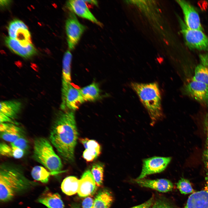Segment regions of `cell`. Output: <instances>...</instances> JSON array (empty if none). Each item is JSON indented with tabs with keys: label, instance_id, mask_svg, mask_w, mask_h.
<instances>
[{
	"label": "cell",
	"instance_id": "obj_38",
	"mask_svg": "<svg viewBox=\"0 0 208 208\" xmlns=\"http://www.w3.org/2000/svg\"><path fill=\"white\" fill-rule=\"evenodd\" d=\"M86 3H88L97 6L98 5V2L96 0H83Z\"/></svg>",
	"mask_w": 208,
	"mask_h": 208
},
{
	"label": "cell",
	"instance_id": "obj_31",
	"mask_svg": "<svg viewBox=\"0 0 208 208\" xmlns=\"http://www.w3.org/2000/svg\"><path fill=\"white\" fill-rule=\"evenodd\" d=\"M151 208H174L168 202L164 200L159 199L156 201Z\"/></svg>",
	"mask_w": 208,
	"mask_h": 208
},
{
	"label": "cell",
	"instance_id": "obj_39",
	"mask_svg": "<svg viewBox=\"0 0 208 208\" xmlns=\"http://www.w3.org/2000/svg\"><path fill=\"white\" fill-rule=\"evenodd\" d=\"M71 208H80V207L78 204H74L72 205Z\"/></svg>",
	"mask_w": 208,
	"mask_h": 208
},
{
	"label": "cell",
	"instance_id": "obj_5",
	"mask_svg": "<svg viewBox=\"0 0 208 208\" xmlns=\"http://www.w3.org/2000/svg\"><path fill=\"white\" fill-rule=\"evenodd\" d=\"M179 21L181 32L188 47L208 52V37L203 31L188 28L181 18Z\"/></svg>",
	"mask_w": 208,
	"mask_h": 208
},
{
	"label": "cell",
	"instance_id": "obj_19",
	"mask_svg": "<svg viewBox=\"0 0 208 208\" xmlns=\"http://www.w3.org/2000/svg\"><path fill=\"white\" fill-rule=\"evenodd\" d=\"M38 201L48 208H64L61 197L57 193L45 192L38 198Z\"/></svg>",
	"mask_w": 208,
	"mask_h": 208
},
{
	"label": "cell",
	"instance_id": "obj_6",
	"mask_svg": "<svg viewBox=\"0 0 208 208\" xmlns=\"http://www.w3.org/2000/svg\"><path fill=\"white\" fill-rule=\"evenodd\" d=\"M62 86L61 109L64 110L68 109L72 111L78 109L85 101L80 89L75 88L71 83Z\"/></svg>",
	"mask_w": 208,
	"mask_h": 208
},
{
	"label": "cell",
	"instance_id": "obj_13",
	"mask_svg": "<svg viewBox=\"0 0 208 208\" xmlns=\"http://www.w3.org/2000/svg\"><path fill=\"white\" fill-rule=\"evenodd\" d=\"M96 185L91 171L86 170L79 180L77 192L79 196L84 197L93 194L96 190Z\"/></svg>",
	"mask_w": 208,
	"mask_h": 208
},
{
	"label": "cell",
	"instance_id": "obj_29",
	"mask_svg": "<svg viewBox=\"0 0 208 208\" xmlns=\"http://www.w3.org/2000/svg\"><path fill=\"white\" fill-rule=\"evenodd\" d=\"M0 153L1 155L8 157H13L12 147L5 143L0 144Z\"/></svg>",
	"mask_w": 208,
	"mask_h": 208
},
{
	"label": "cell",
	"instance_id": "obj_34",
	"mask_svg": "<svg viewBox=\"0 0 208 208\" xmlns=\"http://www.w3.org/2000/svg\"><path fill=\"white\" fill-rule=\"evenodd\" d=\"M94 200L90 197L85 198L82 203V208H93Z\"/></svg>",
	"mask_w": 208,
	"mask_h": 208
},
{
	"label": "cell",
	"instance_id": "obj_26",
	"mask_svg": "<svg viewBox=\"0 0 208 208\" xmlns=\"http://www.w3.org/2000/svg\"><path fill=\"white\" fill-rule=\"evenodd\" d=\"M85 149L92 151L98 156L100 154L101 148L99 144L96 140H89L88 138H81L80 140Z\"/></svg>",
	"mask_w": 208,
	"mask_h": 208
},
{
	"label": "cell",
	"instance_id": "obj_16",
	"mask_svg": "<svg viewBox=\"0 0 208 208\" xmlns=\"http://www.w3.org/2000/svg\"><path fill=\"white\" fill-rule=\"evenodd\" d=\"M2 132H1L0 136L3 140L12 143L19 138L24 136L22 129L16 125L4 123L2 125Z\"/></svg>",
	"mask_w": 208,
	"mask_h": 208
},
{
	"label": "cell",
	"instance_id": "obj_18",
	"mask_svg": "<svg viewBox=\"0 0 208 208\" xmlns=\"http://www.w3.org/2000/svg\"><path fill=\"white\" fill-rule=\"evenodd\" d=\"M21 102L15 100H7L0 102V112L14 120L16 118L21 111Z\"/></svg>",
	"mask_w": 208,
	"mask_h": 208
},
{
	"label": "cell",
	"instance_id": "obj_2",
	"mask_svg": "<svg viewBox=\"0 0 208 208\" xmlns=\"http://www.w3.org/2000/svg\"><path fill=\"white\" fill-rule=\"evenodd\" d=\"M36 184L26 177L18 167L2 164L0 167V199L2 202L12 199L17 194L25 192Z\"/></svg>",
	"mask_w": 208,
	"mask_h": 208
},
{
	"label": "cell",
	"instance_id": "obj_23",
	"mask_svg": "<svg viewBox=\"0 0 208 208\" xmlns=\"http://www.w3.org/2000/svg\"><path fill=\"white\" fill-rule=\"evenodd\" d=\"M79 180L74 176H70L65 178L62 182L61 188L62 191L68 195H71L77 192Z\"/></svg>",
	"mask_w": 208,
	"mask_h": 208
},
{
	"label": "cell",
	"instance_id": "obj_22",
	"mask_svg": "<svg viewBox=\"0 0 208 208\" xmlns=\"http://www.w3.org/2000/svg\"><path fill=\"white\" fill-rule=\"evenodd\" d=\"M72 55L70 52L67 51L65 53L63 60L62 85L71 83V64Z\"/></svg>",
	"mask_w": 208,
	"mask_h": 208
},
{
	"label": "cell",
	"instance_id": "obj_25",
	"mask_svg": "<svg viewBox=\"0 0 208 208\" xmlns=\"http://www.w3.org/2000/svg\"><path fill=\"white\" fill-rule=\"evenodd\" d=\"M104 172V166L101 163H96L92 166L91 173L96 185L99 186L103 183Z\"/></svg>",
	"mask_w": 208,
	"mask_h": 208
},
{
	"label": "cell",
	"instance_id": "obj_8",
	"mask_svg": "<svg viewBox=\"0 0 208 208\" xmlns=\"http://www.w3.org/2000/svg\"><path fill=\"white\" fill-rule=\"evenodd\" d=\"M171 160V157L158 156L144 159L141 172L136 179H142L148 175L163 171Z\"/></svg>",
	"mask_w": 208,
	"mask_h": 208
},
{
	"label": "cell",
	"instance_id": "obj_36",
	"mask_svg": "<svg viewBox=\"0 0 208 208\" xmlns=\"http://www.w3.org/2000/svg\"><path fill=\"white\" fill-rule=\"evenodd\" d=\"M0 123H11L16 125L18 124V122L14 121L13 120L1 113H0Z\"/></svg>",
	"mask_w": 208,
	"mask_h": 208
},
{
	"label": "cell",
	"instance_id": "obj_1",
	"mask_svg": "<svg viewBox=\"0 0 208 208\" xmlns=\"http://www.w3.org/2000/svg\"><path fill=\"white\" fill-rule=\"evenodd\" d=\"M78 137L75 116L72 111L60 113L51 127L49 140L65 161L72 162Z\"/></svg>",
	"mask_w": 208,
	"mask_h": 208
},
{
	"label": "cell",
	"instance_id": "obj_3",
	"mask_svg": "<svg viewBox=\"0 0 208 208\" xmlns=\"http://www.w3.org/2000/svg\"><path fill=\"white\" fill-rule=\"evenodd\" d=\"M131 86L147 111L151 120V125L153 126L161 120L163 114L161 95L157 83L134 82L131 83Z\"/></svg>",
	"mask_w": 208,
	"mask_h": 208
},
{
	"label": "cell",
	"instance_id": "obj_9",
	"mask_svg": "<svg viewBox=\"0 0 208 208\" xmlns=\"http://www.w3.org/2000/svg\"><path fill=\"white\" fill-rule=\"evenodd\" d=\"M184 16L183 21L188 28L203 31L199 14L194 6L189 2L183 0H177Z\"/></svg>",
	"mask_w": 208,
	"mask_h": 208
},
{
	"label": "cell",
	"instance_id": "obj_35",
	"mask_svg": "<svg viewBox=\"0 0 208 208\" xmlns=\"http://www.w3.org/2000/svg\"><path fill=\"white\" fill-rule=\"evenodd\" d=\"M153 198H152L142 204L130 208H150L153 205Z\"/></svg>",
	"mask_w": 208,
	"mask_h": 208
},
{
	"label": "cell",
	"instance_id": "obj_11",
	"mask_svg": "<svg viewBox=\"0 0 208 208\" xmlns=\"http://www.w3.org/2000/svg\"><path fill=\"white\" fill-rule=\"evenodd\" d=\"M66 6L71 12L79 16L88 20L101 27L103 26L90 11L83 0H69L66 2Z\"/></svg>",
	"mask_w": 208,
	"mask_h": 208
},
{
	"label": "cell",
	"instance_id": "obj_20",
	"mask_svg": "<svg viewBox=\"0 0 208 208\" xmlns=\"http://www.w3.org/2000/svg\"><path fill=\"white\" fill-rule=\"evenodd\" d=\"M113 200L111 193L106 190L99 192L94 200L93 208H109Z\"/></svg>",
	"mask_w": 208,
	"mask_h": 208
},
{
	"label": "cell",
	"instance_id": "obj_12",
	"mask_svg": "<svg viewBox=\"0 0 208 208\" xmlns=\"http://www.w3.org/2000/svg\"><path fill=\"white\" fill-rule=\"evenodd\" d=\"M185 208H208V174L204 188L190 196Z\"/></svg>",
	"mask_w": 208,
	"mask_h": 208
},
{
	"label": "cell",
	"instance_id": "obj_37",
	"mask_svg": "<svg viewBox=\"0 0 208 208\" xmlns=\"http://www.w3.org/2000/svg\"><path fill=\"white\" fill-rule=\"evenodd\" d=\"M10 1H11L10 0H1V6L2 7L6 6L10 4Z\"/></svg>",
	"mask_w": 208,
	"mask_h": 208
},
{
	"label": "cell",
	"instance_id": "obj_7",
	"mask_svg": "<svg viewBox=\"0 0 208 208\" xmlns=\"http://www.w3.org/2000/svg\"><path fill=\"white\" fill-rule=\"evenodd\" d=\"M86 28L85 26L79 22L74 13L72 12L70 13L65 25L67 41L70 50L75 48Z\"/></svg>",
	"mask_w": 208,
	"mask_h": 208
},
{
	"label": "cell",
	"instance_id": "obj_15",
	"mask_svg": "<svg viewBox=\"0 0 208 208\" xmlns=\"http://www.w3.org/2000/svg\"><path fill=\"white\" fill-rule=\"evenodd\" d=\"M5 41L7 46L11 51L22 57H29L36 53V49L31 43L23 46L17 40L9 37H6Z\"/></svg>",
	"mask_w": 208,
	"mask_h": 208
},
{
	"label": "cell",
	"instance_id": "obj_32",
	"mask_svg": "<svg viewBox=\"0 0 208 208\" xmlns=\"http://www.w3.org/2000/svg\"><path fill=\"white\" fill-rule=\"evenodd\" d=\"M12 153L13 157L16 159L22 157L25 154V151L18 147L11 144Z\"/></svg>",
	"mask_w": 208,
	"mask_h": 208
},
{
	"label": "cell",
	"instance_id": "obj_4",
	"mask_svg": "<svg viewBox=\"0 0 208 208\" xmlns=\"http://www.w3.org/2000/svg\"><path fill=\"white\" fill-rule=\"evenodd\" d=\"M49 140L39 137L34 142L33 157L38 162L52 172H62V161Z\"/></svg>",
	"mask_w": 208,
	"mask_h": 208
},
{
	"label": "cell",
	"instance_id": "obj_33",
	"mask_svg": "<svg viewBox=\"0 0 208 208\" xmlns=\"http://www.w3.org/2000/svg\"><path fill=\"white\" fill-rule=\"evenodd\" d=\"M83 158L88 162L93 161L98 157L96 154L87 149H85L83 151Z\"/></svg>",
	"mask_w": 208,
	"mask_h": 208
},
{
	"label": "cell",
	"instance_id": "obj_17",
	"mask_svg": "<svg viewBox=\"0 0 208 208\" xmlns=\"http://www.w3.org/2000/svg\"><path fill=\"white\" fill-rule=\"evenodd\" d=\"M199 56L200 63L195 68L193 79L208 85V53Z\"/></svg>",
	"mask_w": 208,
	"mask_h": 208
},
{
	"label": "cell",
	"instance_id": "obj_14",
	"mask_svg": "<svg viewBox=\"0 0 208 208\" xmlns=\"http://www.w3.org/2000/svg\"><path fill=\"white\" fill-rule=\"evenodd\" d=\"M135 182L142 187L149 188L159 192H167L172 191L173 187L172 183L166 179L154 180L144 178L135 180Z\"/></svg>",
	"mask_w": 208,
	"mask_h": 208
},
{
	"label": "cell",
	"instance_id": "obj_21",
	"mask_svg": "<svg viewBox=\"0 0 208 208\" xmlns=\"http://www.w3.org/2000/svg\"><path fill=\"white\" fill-rule=\"evenodd\" d=\"M85 101H92L98 99L100 90L97 84L95 82L80 89Z\"/></svg>",
	"mask_w": 208,
	"mask_h": 208
},
{
	"label": "cell",
	"instance_id": "obj_24",
	"mask_svg": "<svg viewBox=\"0 0 208 208\" xmlns=\"http://www.w3.org/2000/svg\"><path fill=\"white\" fill-rule=\"evenodd\" d=\"M60 173L61 172H49L44 167L37 166L33 168L31 171V174L34 180L46 183L48 182L50 175Z\"/></svg>",
	"mask_w": 208,
	"mask_h": 208
},
{
	"label": "cell",
	"instance_id": "obj_28",
	"mask_svg": "<svg viewBox=\"0 0 208 208\" xmlns=\"http://www.w3.org/2000/svg\"><path fill=\"white\" fill-rule=\"evenodd\" d=\"M177 189L183 194L193 193L195 192L190 181L186 179L181 178L177 183Z\"/></svg>",
	"mask_w": 208,
	"mask_h": 208
},
{
	"label": "cell",
	"instance_id": "obj_30",
	"mask_svg": "<svg viewBox=\"0 0 208 208\" xmlns=\"http://www.w3.org/2000/svg\"><path fill=\"white\" fill-rule=\"evenodd\" d=\"M11 144L18 147L25 152L28 148V141L24 136L19 138Z\"/></svg>",
	"mask_w": 208,
	"mask_h": 208
},
{
	"label": "cell",
	"instance_id": "obj_10",
	"mask_svg": "<svg viewBox=\"0 0 208 208\" xmlns=\"http://www.w3.org/2000/svg\"><path fill=\"white\" fill-rule=\"evenodd\" d=\"M185 90L190 96L208 106V85L193 79L186 85Z\"/></svg>",
	"mask_w": 208,
	"mask_h": 208
},
{
	"label": "cell",
	"instance_id": "obj_27",
	"mask_svg": "<svg viewBox=\"0 0 208 208\" xmlns=\"http://www.w3.org/2000/svg\"><path fill=\"white\" fill-rule=\"evenodd\" d=\"M19 29H28L27 26L22 21L18 20L12 21L9 24L8 28L9 37L16 39L17 31Z\"/></svg>",
	"mask_w": 208,
	"mask_h": 208
}]
</instances>
